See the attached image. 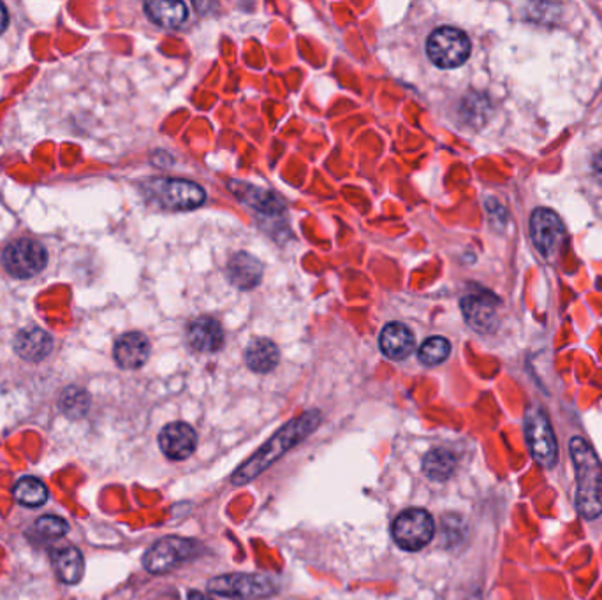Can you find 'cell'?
Instances as JSON below:
<instances>
[{"label": "cell", "mask_w": 602, "mask_h": 600, "mask_svg": "<svg viewBox=\"0 0 602 600\" xmlns=\"http://www.w3.org/2000/svg\"><path fill=\"white\" fill-rule=\"evenodd\" d=\"M321 425V412L308 410L284 425L259 451H256L246 464L240 465L231 477L233 486H246L261 475L270 465L278 462L287 451L296 447L308 435H312Z\"/></svg>", "instance_id": "1"}, {"label": "cell", "mask_w": 602, "mask_h": 600, "mask_svg": "<svg viewBox=\"0 0 602 600\" xmlns=\"http://www.w3.org/2000/svg\"><path fill=\"white\" fill-rule=\"evenodd\" d=\"M571 458L576 468V509L585 519L602 515V468L596 451L581 436L571 438Z\"/></svg>", "instance_id": "2"}, {"label": "cell", "mask_w": 602, "mask_h": 600, "mask_svg": "<svg viewBox=\"0 0 602 600\" xmlns=\"http://www.w3.org/2000/svg\"><path fill=\"white\" fill-rule=\"evenodd\" d=\"M148 195L166 210H192L205 203V191L189 180L156 178L146 185Z\"/></svg>", "instance_id": "3"}, {"label": "cell", "mask_w": 602, "mask_h": 600, "mask_svg": "<svg viewBox=\"0 0 602 600\" xmlns=\"http://www.w3.org/2000/svg\"><path fill=\"white\" fill-rule=\"evenodd\" d=\"M391 535L406 551H419L436 535V521L425 509H407L393 521Z\"/></svg>", "instance_id": "4"}, {"label": "cell", "mask_w": 602, "mask_h": 600, "mask_svg": "<svg viewBox=\"0 0 602 600\" xmlns=\"http://www.w3.org/2000/svg\"><path fill=\"white\" fill-rule=\"evenodd\" d=\"M426 54L437 67L455 69L468 58L470 41L466 32L458 28L440 27L428 37Z\"/></svg>", "instance_id": "5"}, {"label": "cell", "mask_w": 602, "mask_h": 600, "mask_svg": "<svg viewBox=\"0 0 602 600\" xmlns=\"http://www.w3.org/2000/svg\"><path fill=\"white\" fill-rule=\"evenodd\" d=\"M208 590L220 597L240 600L265 599L275 594L274 583L259 574L219 575L208 583Z\"/></svg>", "instance_id": "6"}, {"label": "cell", "mask_w": 602, "mask_h": 600, "mask_svg": "<svg viewBox=\"0 0 602 600\" xmlns=\"http://www.w3.org/2000/svg\"><path fill=\"white\" fill-rule=\"evenodd\" d=\"M525 438L532 458L541 466H553L558 456L557 438L549 425L547 414L537 407L528 410L525 415Z\"/></svg>", "instance_id": "7"}, {"label": "cell", "mask_w": 602, "mask_h": 600, "mask_svg": "<svg viewBox=\"0 0 602 600\" xmlns=\"http://www.w3.org/2000/svg\"><path fill=\"white\" fill-rule=\"evenodd\" d=\"M199 549L201 547L196 545V541L182 537H165L146 551L143 564L148 573H169L171 569L189 562L199 553Z\"/></svg>", "instance_id": "8"}, {"label": "cell", "mask_w": 602, "mask_h": 600, "mask_svg": "<svg viewBox=\"0 0 602 600\" xmlns=\"http://www.w3.org/2000/svg\"><path fill=\"white\" fill-rule=\"evenodd\" d=\"M2 263L16 278H30L43 272L48 263L46 248L34 240H16L4 250Z\"/></svg>", "instance_id": "9"}, {"label": "cell", "mask_w": 602, "mask_h": 600, "mask_svg": "<svg viewBox=\"0 0 602 600\" xmlns=\"http://www.w3.org/2000/svg\"><path fill=\"white\" fill-rule=\"evenodd\" d=\"M530 235L534 245L545 255L555 254L566 240V231L558 215L547 208H539L530 218Z\"/></svg>", "instance_id": "10"}, {"label": "cell", "mask_w": 602, "mask_h": 600, "mask_svg": "<svg viewBox=\"0 0 602 600\" xmlns=\"http://www.w3.org/2000/svg\"><path fill=\"white\" fill-rule=\"evenodd\" d=\"M159 445L166 458L182 462L196 451L197 435L187 423H171L163 428L159 435Z\"/></svg>", "instance_id": "11"}, {"label": "cell", "mask_w": 602, "mask_h": 600, "mask_svg": "<svg viewBox=\"0 0 602 600\" xmlns=\"http://www.w3.org/2000/svg\"><path fill=\"white\" fill-rule=\"evenodd\" d=\"M113 355L118 366H122L124 370H137L146 363L150 355V342L143 333H125L116 340Z\"/></svg>", "instance_id": "12"}, {"label": "cell", "mask_w": 602, "mask_h": 600, "mask_svg": "<svg viewBox=\"0 0 602 600\" xmlns=\"http://www.w3.org/2000/svg\"><path fill=\"white\" fill-rule=\"evenodd\" d=\"M467 325L479 333H488L497 325V300L490 295H468L462 300Z\"/></svg>", "instance_id": "13"}, {"label": "cell", "mask_w": 602, "mask_h": 600, "mask_svg": "<svg viewBox=\"0 0 602 600\" xmlns=\"http://www.w3.org/2000/svg\"><path fill=\"white\" fill-rule=\"evenodd\" d=\"M187 338L192 349L197 353H217L224 345V331L219 321L208 315L192 321L187 329Z\"/></svg>", "instance_id": "14"}, {"label": "cell", "mask_w": 602, "mask_h": 600, "mask_svg": "<svg viewBox=\"0 0 602 600\" xmlns=\"http://www.w3.org/2000/svg\"><path fill=\"white\" fill-rule=\"evenodd\" d=\"M52 349H54L52 336L39 327L22 329L15 338V351L25 361L37 363L50 355Z\"/></svg>", "instance_id": "15"}, {"label": "cell", "mask_w": 602, "mask_h": 600, "mask_svg": "<svg viewBox=\"0 0 602 600\" xmlns=\"http://www.w3.org/2000/svg\"><path fill=\"white\" fill-rule=\"evenodd\" d=\"M414 333L406 325L400 323H389L387 326L384 327L379 336V345L381 351L386 357L400 361L406 359L407 355H411L414 351Z\"/></svg>", "instance_id": "16"}, {"label": "cell", "mask_w": 602, "mask_h": 600, "mask_svg": "<svg viewBox=\"0 0 602 600\" xmlns=\"http://www.w3.org/2000/svg\"><path fill=\"white\" fill-rule=\"evenodd\" d=\"M227 276L238 289H252L261 282V263L246 252L235 254L227 263Z\"/></svg>", "instance_id": "17"}, {"label": "cell", "mask_w": 602, "mask_h": 600, "mask_svg": "<svg viewBox=\"0 0 602 600\" xmlns=\"http://www.w3.org/2000/svg\"><path fill=\"white\" fill-rule=\"evenodd\" d=\"M146 16L166 28L180 27L187 20V5L184 2H167V0H152L145 4Z\"/></svg>", "instance_id": "18"}, {"label": "cell", "mask_w": 602, "mask_h": 600, "mask_svg": "<svg viewBox=\"0 0 602 600\" xmlns=\"http://www.w3.org/2000/svg\"><path fill=\"white\" fill-rule=\"evenodd\" d=\"M54 567L62 583L78 585L82 581L83 569H85L82 551L75 545H65L58 549L54 555Z\"/></svg>", "instance_id": "19"}, {"label": "cell", "mask_w": 602, "mask_h": 600, "mask_svg": "<svg viewBox=\"0 0 602 600\" xmlns=\"http://www.w3.org/2000/svg\"><path fill=\"white\" fill-rule=\"evenodd\" d=\"M278 359H280V353L272 340L257 338V340L250 342V345L246 347V366L257 374L272 372L278 365Z\"/></svg>", "instance_id": "20"}, {"label": "cell", "mask_w": 602, "mask_h": 600, "mask_svg": "<svg viewBox=\"0 0 602 600\" xmlns=\"http://www.w3.org/2000/svg\"><path fill=\"white\" fill-rule=\"evenodd\" d=\"M457 468V458L451 451L447 449H442V447H437V449H432L425 460H423V470L425 474L432 479V481H447L453 472Z\"/></svg>", "instance_id": "21"}, {"label": "cell", "mask_w": 602, "mask_h": 600, "mask_svg": "<svg viewBox=\"0 0 602 600\" xmlns=\"http://www.w3.org/2000/svg\"><path fill=\"white\" fill-rule=\"evenodd\" d=\"M13 496L25 507H41L48 500V488L37 477H22L13 488Z\"/></svg>", "instance_id": "22"}, {"label": "cell", "mask_w": 602, "mask_h": 600, "mask_svg": "<svg viewBox=\"0 0 602 600\" xmlns=\"http://www.w3.org/2000/svg\"><path fill=\"white\" fill-rule=\"evenodd\" d=\"M58 407L60 410L71 417V419H80L83 417L86 412H88V407H90V396L88 393L78 387V385H71V387H65L60 395V400H58Z\"/></svg>", "instance_id": "23"}, {"label": "cell", "mask_w": 602, "mask_h": 600, "mask_svg": "<svg viewBox=\"0 0 602 600\" xmlns=\"http://www.w3.org/2000/svg\"><path fill=\"white\" fill-rule=\"evenodd\" d=\"M449 353H451V344L444 336H432V338L423 342V345L419 347L417 357L423 365L436 366V365H440L442 361H446Z\"/></svg>", "instance_id": "24"}, {"label": "cell", "mask_w": 602, "mask_h": 600, "mask_svg": "<svg viewBox=\"0 0 602 600\" xmlns=\"http://www.w3.org/2000/svg\"><path fill=\"white\" fill-rule=\"evenodd\" d=\"M244 192H236L246 203L250 206H254L256 210L263 212V214H276L282 210V203L275 197L274 194L270 192L261 191V189H254L248 185H242Z\"/></svg>", "instance_id": "25"}, {"label": "cell", "mask_w": 602, "mask_h": 600, "mask_svg": "<svg viewBox=\"0 0 602 600\" xmlns=\"http://www.w3.org/2000/svg\"><path fill=\"white\" fill-rule=\"evenodd\" d=\"M34 532L43 539L54 541V539L64 537L69 532V525L65 519L60 518V516L48 515V516H41L34 523Z\"/></svg>", "instance_id": "26"}, {"label": "cell", "mask_w": 602, "mask_h": 600, "mask_svg": "<svg viewBox=\"0 0 602 600\" xmlns=\"http://www.w3.org/2000/svg\"><path fill=\"white\" fill-rule=\"evenodd\" d=\"M594 175L602 184V150L599 152V155L594 159Z\"/></svg>", "instance_id": "27"}, {"label": "cell", "mask_w": 602, "mask_h": 600, "mask_svg": "<svg viewBox=\"0 0 602 600\" xmlns=\"http://www.w3.org/2000/svg\"><path fill=\"white\" fill-rule=\"evenodd\" d=\"M7 20H9V16H7L5 5L0 4V34L4 32V28L7 27Z\"/></svg>", "instance_id": "28"}, {"label": "cell", "mask_w": 602, "mask_h": 600, "mask_svg": "<svg viewBox=\"0 0 602 600\" xmlns=\"http://www.w3.org/2000/svg\"><path fill=\"white\" fill-rule=\"evenodd\" d=\"M187 600H214V599H210V597H206V595H203L201 592H196V590H192V592H189V597H187Z\"/></svg>", "instance_id": "29"}]
</instances>
